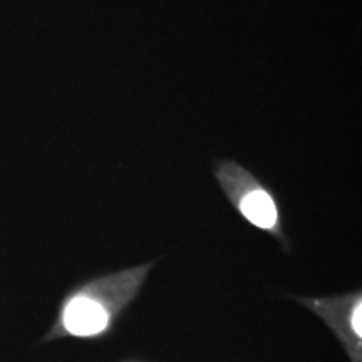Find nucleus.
<instances>
[{"label":"nucleus","mask_w":362,"mask_h":362,"mask_svg":"<svg viewBox=\"0 0 362 362\" xmlns=\"http://www.w3.org/2000/svg\"><path fill=\"white\" fill-rule=\"evenodd\" d=\"M211 171L230 206L253 228L277 240L285 253L291 252V240L284 230L282 206L274 189L242 163L228 158L215 160Z\"/></svg>","instance_id":"obj_2"},{"label":"nucleus","mask_w":362,"mask_h":362,"mask_svg":"<svg viewBox=\"0 0 362 362\" xmlns=\"http://www.w3.org/2000/svg\"><path fill=\"white\" fill-rule=\"evenodd\" d=\"M314 312L339 339L351 362H362V292L352 291L329 297L288 296Z\"/></svg>","instance_id":"obj_3"},{"label":"nucleus","mask_w":362,"mask_h":362,"mask_svg":"<svg viewBox=\"0 0 362 362\" xmlns=\"http://www.w3.org/2000/svg\"><path fill=\"white\" fill-rule=\"evenodd\" d=\"M155 262L99 275L71 288L57 309L42 342L61 339H99L110 334L121 314L133 304Z\"/></svg>","instance_id":"obj_1"}]
</instances>
